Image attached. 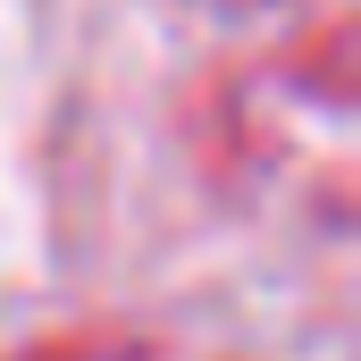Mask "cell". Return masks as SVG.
<instances>
[{
    "mask_svg": "<svg viewBox=\"0 0 361 361\" xmlns=\"http://www.w3.org/2000/svg\"><path fill=\"white\" fill-rule=\"evenodd\" d=\"M0 361H152V336L143 328H51L34 345H8Z\"/></svg>",
    "mask_w": 361,
    "mask_h": 361,
    "instance_id": "obj_1",
    "label": "cell"
}]
</instances>
